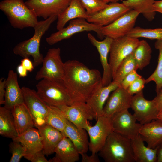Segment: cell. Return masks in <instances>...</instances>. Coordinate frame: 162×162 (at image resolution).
Listing matches in <instances>:
<instances>
[{"mask_svg":"<svg viewBox=\"0 0 162 162\" xmlns=\"http://www.w3.org/2000/svg\"><path fill=\"white\" fill-rule=\"evenodd\" d=\"M64 66L63 81L73 104L86 103L101 84L100 72L76 60H69L64 63Z\"/></svg>","mask_w":162,"mask_h":162,"instance_id":"obj_1","label":"cell"},{"mask_svg":"<svg viewBox=\"0 0 162 162\" xmlns=\"http://www.w3.org/2000/svg\"><path fill=\"white\" fill-rule=\"evenodd\" d=\"M106 162H135L131 140L114 131L98 152Z\"/></svg>","mask_w":162,"mask_h":162,"instance_id":"obj_2","label":"cell"},{"mask_svg":"<svg viewBox=\"0 0 162 162\" xmlns=\"http://www.w3.org/2000/svg\"><path fill=\"white\" fill-rule=\"evenodd\" d=\"M57 19L58 16L55 15L44 20L38 21L34 28V32L33 36L17 44L13 49L14 53L23 58L32 56L34 67L41 64L44 58L40 51L41 39L51 25Z\"/></svg>","mask_w":162,"mask_h":162,"instance_id":"obj_3","label":"cell"},{"mask_svg":"<svg viewBox=\"0 0 162 162\" xmlns=\"http://www.w3.org/2000/svg\"><path fill=\"white\" fill-rule=\"evenodd\" d=\"M0 9L15 28H34L38 21L35 13L23 0H3L0 3Z\"/></svg>","mask_w":162,"mask_h":162,"instance_id":"obj_4","label":"cell"},{"mask_svg":"<svg viewBox=\"0 0 162 162\" xmlns=\"http://www.w3.org/2000/svg\"><path fill=\"white\" fill-rule=\"evenodd\" d=\"M40 98L49 106H70L73 103L63 80L42 79L36 85Z\"/></svg>","mask_w":162,"mask_h":162,"instance_id":"obj_5","label":"cell"},{"mask_svg":"<svg viewBox=\"0 0 162 162\" xmlns=\"http://www.w3.org/2000/svg\"><path fill=\"white\" fill-rule=\"evenodd\" d=\"M101 26L90 23L83 18H79L70 21L68 25L52 33L46 38L47 43L52 45L64 39L69 38L74 34L84 31H93L97 33L98 37L103 39L104 37L102 34Z\"/></svg>","mask_w":162,"mask_h":162,"instance_id":"obj_6","label":"cell"},{"mask_svg":"<svg viewBox=\"0 0 162 162\" xmlns=\"http://www.w3.org/2000/svg\"><path fill=\"white\" fill-rule=\"evenodd\" d=\"M42 64V67L36 73L35 77L36 80L46 78L63 80L64 73V63L61 58L59 48L49 49Z\"/></svg>","mask_w":162,"mask_h":162,"instance_id":"obj_7","label":"cell"},{"mask_svg":"<svg viewBox=\"0 0 162 162\" xmlns=\"http://www.w3.org/2000/svg\"><path fill=\"white\" fill-rule=\"evenodd\" d=\"M139 41L138 38L127 35L113 39L110 47L109 58L112 78L118 66L124 58L133 52Z\"/></svg>","mask_w":162,"mask_h":162,"instance_id":"obj_8","label":"cell"},{"mask_svg":"<svg viewBox=\"0 0 162 162\" xmlns=\"http://www.w3.org/2000/svg\"><path fill=\"white\" fill-rule=\"evenodd\" d=\"M96 120L94 126L89 124L86 129L89 136V149L92 153L99 152L108 136L113 131L111 117L102 115Z\"/></svg>","mask_w":162,"mask_h":162,"instance_id":"obj_9","label":"cell"},{"mask_svg":"<svg viewBox=\"0 0 162 162\" xmlns=\"http://www.w3.org/2000/svg\"><path fill=\"white\" fill-rule=\"evenodd\" d=\"M22 90L24 103L28 109L37 128L46 124L48 106L39 96L37 91L23 87Z\"/></svg>","mask_w":162,"mask_h":162,"instance_id":"obj_10","label":"cell"},{"mask_svg":"<svg viewBox=\"0 0 162 162\" xmlns=\"http://www.w3.org/2000/svg\"><path fill=\"white\" fill-rule=\"evenodd\" d=\"M114 131L130 140L139 134L142 124L136 122L135 116L125 109L115 113L111 117Z\"/></svg>","mask_w":162,"mask_h":162,"instance_id":"obj_11","label":"cell"},{"mask_svg":"<svg viewBox=\"0 0 162 162\" xmlns=\"http://www.w3.org/2000/svg\"><path fill=\"white\" fill-rule=\"evenodd\" d=\"M140 13L131 9L112 23L101 27L102 34L113 39L124 36L134 27Z\"/></svg>","mask_w":162,"mask_h":162,"instance_id":"obj_12","label":"cell"},{"mask_svg":"<svg viewBox=\"0 0 162 162\" xmlns=\"http://www.w3.org/2000/svg\"><path fill=\"white\" fill-rule=\"evenodd\" d=\"M130 108L134 111L137 120L142 124L157 119L159 112L153 100L145 98L142 91L133 95Z\"/></svg>","mask_w":162,"mask_h":162,"instance_id":"obj_13","label":"cell"},{"mask_svg":"<svg viewBox=\"0 0 162 162\" xmlns=\"http://www.w3.org/2000/svg\"><path fill=\"white\" fill-rule=\"evenodd\" d=\"M72 0H28L26 5L38 17L45 20L54 15L58 16L68 7Z\"/></svg>","mask_w":162,"mask_h":162,"instance_id":"obj_14","label":"cell"},{"mask_svg":"<svg viewBox=\"0 0 162 162\" xmlns=\"http://www.w3.org/2000/svg\"><path fill=\"white\" fill-rule=\"evenodd\" d=\"M65 118L79 128L86 129L89 124L88 121L94 119L90 109L86 103L64 105L58 107Z\"/></svg>","mask_w":162,"mask_h":162,"instance_id":"obj_15","label":"cell"},{"mask_svg":"<svg viewBox=\"0 0 162 162\" xmlns=\"http://www.w3.org/2000/svg\"><path fill=\"white\" fill-rule=\"evenodd\" d=\"M131 10L122 3H110L104 8L88 16L86 20L101 27L105 26L112 23Z\"/></svg>","mask_w":162,"mask_h":162,"instance_id":"obj_16","label":"cell"},{"mask_svg":"<svg viewBox=\"0 0 162 162\" xmlns=\"http://www.w3.org/2000/svg\"><path fill=\"white\" fill-rule=\"evenodd\" d=\"M132 96L127 90L118 86L107 99L103 109V115L111 117L117 112L130 108Z\"/></svg>","mask_w":162,"mask_h":162,"instance_id":"obj_17","label":"cell"},{"mask_svg":"<svg viewBox=\"0 0 162 162\" xmlns=\"http://www.w3.org/2000/svg\"><path fill=\"white\" fill-rule=\"evenodd\" d=\"M87 36L92 45L97 48L100 56V61L103 69L100 85L102 86H107L112 82V79L111 69L108 62L107 57L113 39L108 37H105L104 40L99 41L90 33H88Z\"/></svg>","mask_w":162,"mask_h":162,"instance_id":"obj_18","label":"cell"},{"mask_svg":"<svg viewBox=\"0 0 162 162\" xmlns=\"http://www.w3.org/2000/svg\"><path fill=\"white\" fill-rule=\"evenodd\" d=\"M119 86L118 83L113 81L107 86H102L100 85L87 100L86 103L91 110L96 120L98 117L103 115V109L105 102L111 92Z\"/></svg>","mask_w":162,"mask_h":162,"instance_id":"obj_19","label":"cell"},{"mask_svg":"<svg viewBox=\"0 0 162 162\" xmlns=\"http://www.w3.org/2000/svg\"><path fill=\"white\" fill-rule=\"evenodd\" d=\"M12 140L20 142L24 146L26 153L24 158L31 161L37 153L43 150L39 131L38 129L34 127L19 135Z\"/></svg>","mask_w":162,"mask_h":162,"instance_id":"obj_20","label":"cell"},{"mask_svg":"<svg viewBox=\"0 0 162 162\" xmlns=\"http://www.w3.org/2000/svg\"><path fill=\"white\" fill-rule=\"evenodd\" d=\"M4 106L11 109L17 105L24 103L23 94L19 86L16 73L9 70L6 80Z\"/></svg>","mask_w":162,"mask_h":162,"instance_id":"obj_21","label":"cell"},{"mask_svg":"<svg viewBox=\"0 0 162 162\" xmlns=\"http://www.w3.org/2000/svg\"><path fill=\"white\" fill-rule=\"evenodd\" d=\"M139 134L148 147L156 148L162 143V121L157 119L142 124Z\"/></svg>","mask_w":162,"mask_h":162,"instance_id":"obj_22","label":"cell"},{"mask_svg":"<svg viewBox=\"0 0 162 162\" xmlns=\"http://www.w3.org/2000/svg\"><path fill=\"white\" fill-rule=\"evenodd\" d=\"M11 110L19 135L35 127L32 116L24 103L15 106Z\"/></svg>","mask_w":162,"mask_h":162,"instance_id":"obj_23","label":"cell"},{"mask_svg":"<svg viewBox=\"0 0 162 162\" xmlns=\"http://www.w3.org/2000/svg\"><path fill=\"white\" fill-rule=\"evenodd\" d=\"M55 156L49 162H75L80 159V154L68 137L64 136L57 146Z\"/></svg>","mask_w":162,"mask_h":162,"instance_id":"obj_24","label":"cell"},{"mask_svg":"<svg viewBox=\"0 0 162 162\" xmlns=\"http://www.w3.org/2000/svg\"><path fill=\"white\" fill-rule=\"evenodd\" d=\"M37 129L40 133L43 150L45 155L52 154L64 136L60 131L47 124L38 127Z\"/></svg>","mask_w":162,"mask_h":162,"instance_id":"obj_25","label":"cell"},{"mask_svg":"<svg viewBox=\"0 0 162 162\" xmlns=\"http://www.w3.org/2000/svg\"><path fill=\"white\" fill-rule=\"evenodd\" d=\"M86 130L77 127L68 120L64 129L65 136L69 138L80 154L86 153L89 144Z\"/></svg>","mask_w":162,"mask_h":162,"instance_id":"obj_26","label":"cell"},{"mask_svg":"<svg viewBox=\"0 0 162 162\" xmlns=\"http://www.w3.org/2000/svg\"><path fill=\"white\" fill-rule=\"evenodd\" d=\"M135 162H157V148L146 146L140 134L130 140Z\"/></svg>","mask_w":162,"mask_h":162,"instance_id":"obj_27","label":"cell"},{"mask_svg":"<svg viewBox=\"0 0 162 162\" xmlns=\"http://www.w3.org/2000/svg\"><path fill=\"white\" fill-rule=\"evenodd\" d=\"M88 15L85 9L79 0H72L66 10L58 16L56 28L59 30L64 27L69 21L79 18L87 19Z\"/></svg>","mask_w":162,"mask_h":162,"instance_id":"obj_28","label":"cell"},{"mask_svg":"<svg viewBox=\"0 0 162 162\" xmlns=\"http://www.w3.org/2000/svg\"><path fill=\"white\" fill-rule=\"evenodd\" d=\"M0 134L13 139L19 134L16 128L11 109L0 107Z\"/></svg>","mask_w":162,"mask_h":162,"instance_id":"obj_29","label":"cell"},{"mask_svg":"<svg viewBox=\"0 0 162 162\" xmlns=\"http://www.w3.org/2000/svg\"><path fill=\"white\" fill-rule=\"evenodd\" d=\"M155 0H126L122 1L127 7L142 14L148 21H151L154 18L156 12L153 4Z\"/></svg>","mask_w":162,"mask_h":162,"instance_id":"obj_30","label":"cell"},{"mask_svg":"<svg viewBox=\"0 0 162 162\" xmlns=\"http://www.w3.org/2000/svg\"><path fill=\"white\" fill-rule=\"evenodd\" d=\"M152 53L151 48L148 43L144 40H140L133 52L139 69L141 70L149 64Z\"/></svg>","mask_w":162,"mask_h":162,"instance_id":"obj_31","label":"cell"},{"mask_svg":"<svg viewBox=\"0 0 162 162\" xmlns=\"http://www.w3.org/2000/svg\"><path fill=\"white\" fill-rule=\"evenodd\" d=\"M68 121L59 108L48 106L46 124L58 130L65 136L64 129Z\"/></svg>","mask_w":162,"mask_h":162,"instance_id":"obj_32","label":"cell"},{"mask_svg":"<svg viewBox=\"0 0 162 162\" xmlns=\"http://www.w3.org/2000/svg\"><path fill=\"white\" fill-rule=\"evenodd\" d=\"M138 69L133 52L124 58L118 66L112 81L119 86L125 77L132 71Z\"/></svg>","mask_w":162,"mask_h":162,"instance_id":"obj_33","label":"cell"},{"mask_svg":"<svg viewBox=\"0 0 162 162\" xmlns=\"http://www.w3.org/2000/svg\"><path fill=\"white\" fill-rule=\"evenodd\" d=\"M154 46L159 51L158 64L154 72L146 80V83L154 81L156 84L155 91L157 93L162 89V39L156 40Z\"/></svg>","mask_w":162,"mask_h":162,"instance_id":"obj_34","label":"cell"},{"mask_svg":"<svg viewBox=\"0 0 162 162\" xmlns=\"http://www.w3.org/2000/svg\"><path fill=\"white\" fill-rule=\"evenodd\" d=\"M133 38H143L151 39H162V28H145L139 26L134 27L126 35Z\"/></svg>","mask_w":162,"mask_h":162,"instance_id":"obj_35","label":"cell"},{"mask_svg":"<svg viewBox=\"0 0 162 162\" xmlns=\"http://www.w3.org/2000/svg\"><path fill=\"white\" fill-rule=\"evenodd\" d=\"M88 16L93 15L106 7L108 4L102 0H79Z\"/></svg>","mask_w":162,"mask_h":162,"instance_id":"obj_36","label":"cell"},{"mask_svg":"<svg viewBox=\"0 0 162 162\" xmlns=\"http://www.w3.org/2000/svg\"><path fill=\"white\" fill-rule=\"evenodd\" d=\"M12 156L10 162H19L22 157L26 156L25 148L19 142L13 141L9 145Z\"/></svg>","mask_w":162,"mask_h":162,"instance_id":"obj_37","label":"cell"},{"mask_svg":"<svg viewBox=\"0 0 162 162\" xmlns=\"http://www.w3.org/2000/svg\"><path fill=\"white\" fill-rule=\"evenodd\" d=\"M146 84V80L142 77L135 80L129 86L127 90L131 95L137 94L142 91Z\"/></svg>","mask_w":162,"mask_h":162,"instance_id":"obj_38","label":"cell"},{"mask_svg":"<svg viewBox=\"0 0 162 162\" xmlns=\"http://www.w3.org/2000/svg\"><path fill=\"white\" fill-rule=\"evenodd\" d=\"M134 70L127 75L124 78L119 86L127 90L130 85L137 79L142 77Z\"/></svg>","mask_w":162,"mask_h":162,"instance_id":"obj_39","label":"cell"},{"mask_svg":"<svg viewBox=\"0 0 162 162\" xmlns=\"http://www.w3.org/2000/svg\"><path fill=\"white\" fill-rule=\"evenodd\" d=\"M81 162H100V160L97 153H92L91 155H88L86 153H82Z\"/></svg>","mask_w":162,"mask_h":162,"instance_id":"obj_40","label":"cell"},{"mask_svg":"<svg viewBox=\"0 0 162 162\" xmlns=\"http://www.w3.org/2000/svg\"><path fill=\"white\" fill-rule=\"evenodd\" d=\"M21 64L29 72L33 71L34 68L33 63L28 57L23 58L21 61Z\"/></svg>","mask_w":162,"mask_h":162,"instance_id":"obj_41","label":"cell"},{"mask_svg":"<svg viewBox=\"0 0 162 162\" xmlns=\"http://www.w3.org/2000/svg\"><path fill=\"white\" fill-rule=\"evenodd\" d=\"M159 112L162 111V89L157 93V95L153 100Z\"/></svg>","mask_w":162,"mask_h":162,"instance_id":"obj_42","label":"cell"},{"mask_svg":"<svg viewBox=\"0 0 162 162\" xmlns=\"http://www.w3.org/2000/svg\"><path fill=\"white\" fill-rule=\"evenodd\" d=\"M6 80L3 78L0 80V104H4L5 93V85Z\"/></svg>","mask_w":162,"mask_h":162,"instance_id":"obj_43","label":"cell"},{"mask_svg":"<svg viewBox=\"0 0 162 162\" xmlns=\"http://www.w3.org/2000/svg\"><path fill=\"white\" fill-rule=\"evenodd\" d=\"M45 155L42 150L37 153L31 160L32 162H49L45 157Z\"/></svg>","mask_w":162,"mask_h":162,"instance_id":"obj_44","label":"cell"},{"mask_svg":"<svg viewBox=\"0 0 162 162\" xmlns=\"http://www.w3.org/2000/svg\"><path fill=\"white\" fill-rule=\"evenodd\" d=\"M17 71L20 77H24L27 76V70L21 64L17 66Z\"/></svg>","mask_w":162,"mask_h":162,"instance_id":"obj_45","label":"cell"},{"mask_svg":"<svg viewBox=\"0 0 162 162\" xmlns=\"http://www.w3.org/2000/svg\"><path fill=\"white\" fill-rule=\"evenodd\" d=\"M153 8L156 12L162 14V0L155 1L153 4Z\"/></svg>","mask_w":162,"mask_h":162,"instance_id":"obj_46","label":"cell"},{"mask_svg":"<svg viewBox=\"0 0 162 162\" xmlns=\"http://www.w3.org/2000/svg\"><path fill=\"white\" fill-rule=\"evenodd\" d=\"M157 162H162V143L157 148Z\"/></svg>","mask_w":162,"mask_h":162,"instance_id":"obj_47","label":"cell"},{"mask_svg":"<svg viewBox=\"0 0 162 162\" xmlns=\"http://www.w3.org/2000/svg\"><path fill=\"white\" fill-rule=\"evenodd\" d=\"M108 4L109 3L117 2L120 0H102Z\"/></svg>","mask_w":162,"mask_h":162,"instance_id":"obj_48","label":"cell"},{"mask_svg":"<svg viewBox=\"0 0 162 162\" xmlns=\"http://www.w3.org/2000/svg\"><path fill=\"white\" fill-rule=\"evenodd\" d=\"M157 119L162 121V111L159 112L157 116Z\"/></svg>","mask_w":162,"mask_h":162,"instance_id":"obj_49","label":"cell"}]
</instances>
